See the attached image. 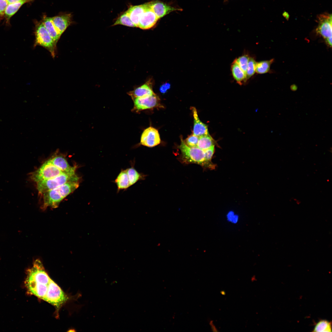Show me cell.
Listing matches in <instances>:
<instances>
[{
  "mask_svg": "<svg viewBox=\"0 0 332 332\" xmlns=\"http://www.w3.org/2000/svg\"><path fill=\"white\" fill-rule=\"evenodd\" d=\"M25 284L28 293L53 306L57 310L68 299L61 288L49 276L38 259L27 270Z\"/></svg>",
  "mask_w": 332,
  "mask_h": 332,
  "instance_id": "obj_1",
  "label": "cell"
},
{
  "mask_svg": "<svg viewBox=\"0 0 332 332\" xmlns=\"http://www.w3.org/2000/svg\"><path fill=\"white\" fill-rule=\"evenodd\" d=\"M79 181H69L57 188L43 193L42 208L57 207L61 202L79 186Z\"/></svg>",
  "mask_w": 332,
  "mask_h": 332,
  "instance_id": "obj_2",
  "label": "cell"
},
{
  "mask_svg": "<svg viewBox=\"0 0 332 332\" xmlns=\"http://www.w3.org/2000/svg\"><path fill=\"white\" fill-rule=\"evenodd\" d=\"M178 148L181 152L180 159L182 162L186 164H197L206 168L204 150L197 147L188 146L182 138H181V143Z\"/></svg>",
  "mask_w": 332,
  "mask_h": 332,
  "instance_id": "obj_3",
  "label": "cell"
},
{
  "mask_svg": "<svg viewBox=\"0 0 332 332\" xmlns=\"http://www.w3.org/2000/svg\"><path fill=\"white\" fill-rule=\"evenodd\" d=\"M34 33L35 39L34 47L39 45L44 48L54 58L56 55L57 44L51 37L42 21L36 22Z\"/></svg>",
  "mask_w": 332,
  "mask_h": 332,
  "instance_id": "obj_4",
  "label": "cell"
},
{
  "mask_svg": "<svg viewBox=\"0 0 332 332\" xmlns=\"http://www.w3.org/2000/svg\"><path fill=\"white\" fill-rule=\"evenodd\" d=\"M79 177L75 173H63L53 178L36 183L37 189L40 194L54 189L70 181H79Z\"/></svg>",
  "mask_w": 332,
  "mask_h": 332,
  "instance_id": "obj_5",
  "label": "cell"
},
{
  "mask_svg": "<svg viewBox=\"0 0 332 332\" xmlns=\"http://www.w3.org/2000/svg\"><path fill=\"white\" fill-rule=\"evenodd\" d=\"M64 173L54 166L49 160L37 170L28 174V180L37 183L55 177Z\"/></svg>",
  "mask_w": 332,
  "mask_h": 332,
  "instance_id": "obj_6",
  "label": "cell"
},
{
  "mask_svg": "<svg viewBox=\"0 0 332 332\" xmlns=\"http://www.w3.org/2000/svg\"><path fill=\"white\" fill-rule=\"evenodd\" d=\"M318 25L316 31L321 36L329 47L332 46V15L327 13L319 15L318 17Z\"/></svg>",
  "mask_w": 332,
  "mask_h": 332,
  "instance_id": "obj_7",
  "label": "cell"
},
{
  "mask_svg": "<svg viewBox=\"0 0 332 332\" xmlns=\"http://www.w3.org/2000/svg\"><path fill=\"white\" fill-rule=\"evenodd\" d=\"M132 99L134 103L132 110L137 113L157 107L160 101L159 98L155 93L148 97L135 98Z\"/></svg>",
  "mask_w": 332,
  "mask_h": 332,
  "instance_id": "obj_8",
  "label": "cell"
},
{
  "mask_svg": "<svg viewBox=\"0 0 332 332\" xmlns=\"http://www.w3.org/2000/svg\"><path fill=\"white\" fill-rule=\"evenodd\" d=\"M160 142V138L158 130L150 126L142 132L140 145L152 148L158 145Z\"/></svg>",
  "mask_w": 332,
  "mask_h": 332,
  "instance_id": "obj_9",
  "label": "cell"
},
{
  "mask_svg": "<svg viewBox=\"0 0 332 332\" xmlns=\"http://www.w3.org/2000/svg\"><path fill=\"white\" fill-rule=\"evenodd\" d=\"M149 3L152 10L159 19L172 11L182 10L181 9L172 7L158 0L152 1Z\"/></svg>",
  "mask_w": 332,
  "mask_h": 332,
  "instance_id": "obj_10",
  "label": "cell"
},
{
  "mask_svg": "<svg viewBox=\"0 0 332 332\" xmlns=\"http://www.w3.org/2000/svg\"><path fill=\"white\" fill-rule=\"evenodd\" d=\"M148 6L141 16L138 27L143 30L149 29L156 24L159 19L151 8L149 2Z\"/></svg>",
  "mask_w": 332,
  "mask_h": 332,
  "instance_id": "obj_11",
  "label": "cell"
},
{
  "mask_svg": "<svg viewBox=\"0 0 332 332\" xmlns=\"http://www.w3.org/2000/svg\"><path fill=\"white\" fill-rule=\"evenodd\" d=\"M53 22L61 36L67 28L72 23L71 14H61L52 17Z\"/></svg>",
  "mask_w": 332,
  "mask_h": 332,
  "instance_id": "obj_12",
  "label": "cell"
},
{
  "mask_svg": "<svg viewBox=\"0 0 332 332\" xmlns=\"http://www.w3.org/2000/svg\"><path fill=\"white\" fill-rule=\"evenodd\" d=\"M56 167L64 173H75L76 166H71L62 155H55L49 159Z\"/></svg>",
  "mask_w": 332,
  "mask_h": 332,
  "instance_id": "obj_13",
  "label": "cell"
},
{
  "mask_svg": "<svg viewBox=\"0 0 332 332\" xmlns=\"http://www.w3.org/2000/svg\"><path fill=\"white\" fill-rule=\"evenodd\" d=\"M191 109L194 119L193 134L199 137L209 134L207 125L200 120L196 108L195 107H192Z\"/></svg>",
  "mask_w": 332,
  "mask_h": 332,
  "instance_id": "obj_14",
  "label": "cell"
},
{
  "mask_svg": "<svg viewBox=\"0 0 332 332\" xmlns=\"http://www.w3.org/2000/svg\"><path fill=\"white\" fill-rule=\"evenodd\" d=\"M148 6V3L132 6L126 11L136 27H138L140 18Z\"/></svg>",
  "mask_w": 332,
  "mask_h": 332,
  "instance_id": "obj_15",
  "label": "cell"
},
{
  "mask_svg": "<svg viewBox=\"0 0 332 332\" xmlns=\"http://www.w3.org/2000/svg\"><path fill=\"white\" fill-rule=\"evenodd\" d=\"M154 94L151 85L147 81L145 83L128 92V94L132 99L135 98L144 97Z\"/></svg>",
  "mask_w": 332,
  "mask_h": 332,
  "instance_id": "obj_16",
  "label": "cell"
},
{
  "mask_svg": "<svg viewBox=\"0 0 332 332\" xmlns=\"http://www.w3.org/2000/svg\"><path fill=\"white\" fill-rule=\"evenodd\" d=\"M42 21L51 37L57 44L61 35L55 28L52 17L44 15Z\"/></svg>",
  "mask_w": 332,
  "mask_h": 332,
  "instance_id": "obj_17",
  "label": "cell"
},
{
  "mask_svg": "<svg viewBox=\"0 0 332 332\" xmlns=\"http://www.w3.org/2000/svg\"><path fill=\"white\" fill-rule=\"evenodd\" d=\"M114 182L117 186V192L127 189L131 186L126 169L121 170Z\"/></svg>",
  "mask_w": 332,
  "mask_h": 332,
  "instance_id": "obj_18",
  "label": "cell"
},
{
  "mask_svg": "<svg viewBox=\"0 0 332 332\" xmlns=\"http://www.w3.org/2000/svg\"><path fill=\"white\" fill-rule=\"evenodd\" d=\"M231 70L234 78L238 83L241 85L247 81L246 74L235 60L231 64Z\"/></svg>",
  "mask_w": 332,
  "mask_h": 332,
  "instance_id": "obj_19",
  "label": "cell"
},
{
  "mask_svg": "<svg viewBox=\"0 0 332 332\" xmlns=\"http://www.w3.org/2000/svg\"><path fill=\"white\" fill-rule=\"evenodd\" d=\"M29 2L27 1L24 0L8 4L5 11L4 15L6 22H9L11 17L18 10L23 4Z\"/></svg>",
  "mask_w": 332,
  "mask_h": 332,
  "instance_id": "obj_20",
  "label": "cell"
},
{
  "mask_svg": "<svg viewBox=\"0 0 332 332\" xmlns=\"http://www.w3.org/2000/svg\"><path fill=\"white\" fill-rule=\"evenodd\" d=\"M131 165V167L126 169L131 186L143 180L144 177V175L139 172L135 168L133 163Z\"/></svg>",
  "mask_w": 332,
  "mask_h": 332,
  "instance_id": "obj_21",
  "label": "cell"
},
{
  "mask_svg": "<svg viewBox=\"0 0 332 332\" xmlns=\"http://www.w3.org/2000/svg\"><path fill=\"white\" fill-rule=\"evenodd\" d=\"M215 144V141L209 134L204 135L199 137L197 147L205 150Z\"/></svg>",
  "mask_w": 332,
  "mask_h": 332,
  "instance_id": "obj_22",
  "label": "cell"
},
{
  "mask_svg": "<svg viewBox=\"0 0 332 332\" xmlns=\"http://www.w3.org/2000/svg\"><path fill=\"white\" fill-rule=\"evenodd\" d=\"M274 61L273 59L257 62L255 72L258 74H264L270 71L271 66Z\"/></svg>",
  "mask_w": 332,
  "mask_h": 332,
  "instance_id": "obj_23",
  "label": "cell"
},
{
  "mask_svg": "<svg viewBox=\"0 0 332 332\" xmlns=\"http://www.w3.org/2000/svg\"><path fill=\"white\" fill-rule=\"evenodd\" d=\"M331 322L326 320L319 321L315 325L313 332H332Z\"/></svg>",
  "mask_w": 332,
  "mask_h": 332,
  "instance_id": "obj_24",
  "label": "cell"
},
{
  "mask_svg": "<svg viewBox=\"0 0 332 332\" xmlns=\"http://www.w3.org/2000/svg\"><path fill=\"white\" fill-rule=\"evenodd\" d=\"M118 25H123L130 27H136L126 11L121 14L117 18L113 26Z\"/></svg>",
  "mask_w": 332,
  "mask_h": 332,
  "instance_id": "obj_25",
  "label": "cell"
},
{
  "mask_svg": "<svg viewBox=\"0 0 332 332\" xmlns=\"http://www.w3.org/2000/svg\"><path fill=\"white\" fill-rule=\"evenodd\" d=\"M205 160L206 168L214 169L215 165L211 162V159L215 151V146H213L205 150Z\"/></svg>",
  "mask_w": 332,
  "mask_h": 332,
  "instance_id": "obj_26",
  "label": "cell"
},
{
  "mask_svg": "<svg viewBox=\"0 0 332 332\" xmlns=\"http://www.w3.org/2000/svg\"><path fill=\"white\" fill-rule=\"evenodd\" d=\"M256 63L254 57H250L246 73L247 80L250 79L255 73Z\"/></svg>",
  "mask_w": 332,
  "mask_h": 332,
  "instance_id": "obj_27",
  "label": "cell"
},
{
  "mask_svg": "<svg viewBox=\"0 0 332 332\" xmlns=\"http://www.w3.org/2000/svg\"><path fill=\"white\" fill-rule=\"evenodd\" d=\"M249 57L250 56L248 54H245L235 60L245 74Z\"/></svg>",
  "mask_w": 332,
  "mask_h": 332,
  "instance_id": "obj_28",
  "label": "cell"
},
{
  "mask_svg": "<svg viewBox=\"0 0 332 332\" xmlns=\"http://www.w3.org/2000/svg\"><path fill=\"white\" fill-rule=\"evenodd\" d=\"M199 136L193 134L189 136L184 141L185 144L190 147H197Z\"/></svg>",
  "mask_w": 332,
  "mask_h": 332,
  "instance_id": "obj_29",
  "label": "cell"
},
{
  "mask_svg": "<svg viewBox=\"0 0 332 332\" xmlns=\"http://www.w3.org/2000/svg\"><path fill=\"white\" fill-rule=\"evenodd\" d=\"M226 219L228 222L233 224H237L239 220V215L233 211H229L226 215Z\"/></svg>",
  "mask_w": 332,
  "mask_h": 332,
  "instance_id": "obj_30",
  "label": "cell"
},
{
  "mask_svg": "<svg viewBox=\"0 0 332 332\" xmlns=\"http://www.w3.org/2000/svg\"><path fill=\"white\" fill-rule=\"evenodd\" d=\"M8 4L6 0H0V21L4 17L5 11Z\"/></svg>",
  "mask_w": 332,
  "mask_h": 332,
  "instance_id": "obj_31",
  "label": "cell"
},
{
  "mask_svg": "<svg viewBox=\"0 0 332 332\" xmlns=\"http://www.w3.org/2000/svg\"><path fill=\"white\" fill-rule=\"evenodd\" d=\"M170 85L169 83H164L160 87V91L162 93H164L170 88Z\"/></svg>",
  "mask_w": 332,
  "mask_h": 332,
  "instance_id": "obj_32",
  "label": "cell"
},
{
  "mask_svg": "<svg viewBox=\"0 0 332 332\" xmlns=\"http://www.w3.org/2000/svg\"><path fill=\"white\" fill-rule=\"evenodd\" d=\"M24 0L27 1H28L29 2H32V1H33L34 0H6L8 4H10V3H14V2H16L21 1H24Z\"/></svg>",
  "mask_w": 332,
  "mask_h": 332,
  "instance_id": "obj_33",
  "label": "cell"
},
{
  "mask_svg": "<svg viewBox=\"0 0 332 332\" xmlns=\"http://www.w3.org/2000/svg\"><path fill=\"white\" fill-rule=\"evenodd\" d=\"M230 0H223L224 3H227Z\"/></svg>",
  "mask_w": 332,
  "mask_h": 332,
  "instance_id": "obj_34",
  "label": "cell"
}]
</instances>
